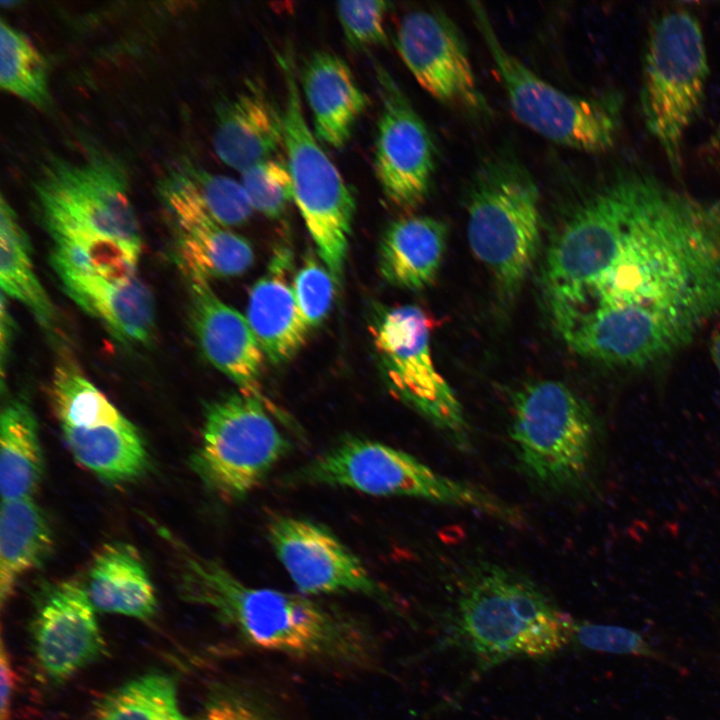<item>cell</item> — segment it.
<instances>
[{
	"mask_svg": "<svg viewBox=\"0 0 720 720\" xmlns=\"http://www.w3.org/2000/svg\"><path fill=\"white\" fill-rule=\"evenodd\" d=\"M53 538L48 521L31 497L2 500L0 510V600L14 593L22 576L48 556Z\"/></svg>",
	"mask_w": 720,
	"mask_h": 720,
	"instance_id": "cell-26",
	"label": "cell"
},
{
	"mask_svg": "<svg viewBox=\"0 0 720 720\" xmlns=\"http://www.w3.org/2000/svg\"><path fill=\"white\" fill-rule=\"evenodd\" d=\"M179 591L212 611L249 644L298 657L344 662L367 656L368 639L351 619L309 596L247 585L215 560L172 540Z\"/></svg>",
	"mask_w": 720,
	"mask_h": 720,
	"instance_id": "cell-2",
	"label": "cell"
},
{
	"mask_svg": "<svg viewBox=\"0 0 720 720\" xmlns=\"http://www.w3.org/2000/svg\"><path fill=\"white\" fill-rule=\"evenodd\" d=\"M447 235L446 223L433 217L410 216L392 222L380 243L381 274L398 288H425L437 276Z\"/></svg>",
	"mask_w": 720,
	"mask_h": 720,
	"instance_id": "cell-24",
	"label": "cell"
},
{
	"mask_svg": "<svg viewBox=\"0 0 720 720\" xmlns=\"http://www.w3.org/2000/svg\"><path fill=\"white\" fill-rule=\"evenodd\" d=\"M709 75L701 25L686 9L651 23L643 55L640 106L647 130L675 175L683 168V140L700 112Z\"/></svg>",
	"mask_w": 720,
	"mask_h": 720,
	"instance_id": "cell-5",
	"label": "cell"
},
{
	"mask_svg": "<svg viewBox=\"0 0 720 720\" xmlns=\"http://www.w3.org/2000/svg\"><path fill=\"white\" fill-rule=\"evenodd\" d=\"M88 596L96 610L151 619L157 611L154 586L130 545L106 544L95 554L88 573Z\"/></svg>",
	"mask_w": 720,
	"mask_h": 720,
	"instance_id": "cell-25",
	"label": "cell"
},
{
	"mask_svg": "<svg viewBox=\"0 0 720 720\" xmlns=\"http://www.w3.org/2000/svg\"><path fill=\"white\" fill-rule=\"evenodd\" d=\"M43 455L35 416L22 400L9 401L0 417L2 500L31 497L43 474Z\"/></svg>",
	"mask_w": 720,
	"mask_h": 720,
	"instance_id": "cell-27",
	"label": "cell"
},
{
	"mask_svg": "<svg viewBox=\"0 0 720 720\" xmlns=\"http://www.w3.org/2000/svg\"><path fill=\"white\" fill-rule=\"evenodd\" d=\"M291 254L279 249L268 270L252 287L247 320L264 353L274 364L291 359L302 347L309 327L287 280Z\"/></svg>",
	"mask_w": 720,
	"mask_h": 720,
	"instance_id": "cell-22",
	"label": "cell"
},
{
	"mask_svg": "<svg viewBox=\"0 0 720 720\" xmlns=\"http://www.w3.org/2000/svg\"><path fill=\"white\" fill-rule=\"evenodd\" d=\"M0 676H1V702H0V720H9L12 698L16 688V673L12 667L10 657L1 644L0 654Z\"/></svg>",
	"mask_w": 720,
	"mask_h": 720,
	"instance_id": "cell-38",
	"label": "cell"
},
{
	"mask_svg": "<svg viewBox=\"0 0 720 720\" xmlns=\"http://www.w3.org/2000/svg\"><path fill=\"white\" fill-rule=\"evenodd\" d=\"M395 46L416 81L434 98L474 115L489 112L465 41L444 12L417 9L406 13Z\"/></svg>",
	"mask_w": 720,
	"mask_h": 720,
	"instance_id": "cell-15",
	"label": "cell"
},
{
	"mask_svg": "<svg viewBox=\"0 0 720 720\" xmlns=\"http://www.w3.org/2000/svg\"><path fill=\"white\" fill-rule=\"evenodd\" d=\"M268 411L264 403L242 392L207 408L193 467L222 499L245 498L290 450Z\"/></svg>",
	"mask_w": 720,
	"mask_h": 720,
	"instance_id": "cell-10",
	"label": "cell"
},
{
	"mask_svg": "<svg viewBox=\"0 0 720 720\" xmlns=\"http://www.w3.org/2000/svg\"><path fill=\"white\" fill-rule=\"evenodd\" d=\"M14 322L11 317L6 296L1 293V373L4 378L5 361L8 356V348L13 336Z\"/></svg>",
	"mask_w": 720,
	"mask_h": 720,
	"instance_id": "cell-39",
	"label": "cell"
},
{
	"mask_svg": "<svg viewBox=\"0 0 720 720\" xmlns=\"http://www.w3.org/2000/svg\"><path fill=\"white\" fill-rule=\"evenodd\" d=\"M575 623L533 581L488 564L461 581L452 634L480 667L489 668L555 655L572 642Z\"/></svg>",
	"mask_w": 720,
	"mask_h": 720,
	"instance_id": "cell-3",
	"label": "cell"
},
{
	"mask_svg": "<svg viewBox=\"0 0 720 720\" xmlns=\"http://www.w3.org/2000/svg\"><path fill=\"white\" fill-rule=\"evenodd\" d=\"M467 238L504 297L521 288L540 243V193L512 152L485 158L466 189Z\"/></svg>",
	"mask_w": 720,
	"mask_h": 720,
	"instance_id": "cell-4",
	"label": "cell"
},
{
	"mask_svg": "<svg viewBox=\"0 0 720 720\" xmlns=\"http://www.w3.org/2000/svg\"><path fill=\"white\" fill-rule=\"evenodd\" d=\"M35 193L51 236L106 237L141 248L127 181L112 160H50Z\"/></svg>",
	"mask_w": 720,
	"mask_h": 720,
	"instance_id": "cell-11",
	"label": "cell"
},
{
	"mask_svg": "<svg viewBox=\"0 0 720 720\" xmlns=\"http://www.w3.org/2000/svg\"><path fill=\"white\" fill-rule=\"evenodd\" d=\"M31 246L16 212L0 199V284L2 293L24 304L40 325L51 330L55 312L33 269Z\"/></svg>",
	"mask_w": 720,
	"mask_h": 720,
	"instance_id": "cell-28",
	"label": "cell"
},
{
	"mask_svg": "<svg viewBox=\"0 0 720 720\" xmlns=\"http://www.w3.org/2000/svg\"><path fill=\"white\" fill-rule=\"evenodd\" d=\"M720 148V125L718 128L714 131V133L709 137L707 143H706V149L707 150H715Z\"/></svg>",
	"mask_w": 720,
	"mask_h": 720,
	"instance_id": "cell-41",
	"label": "cell"
},
{
	"mask_svg": "<svg viewBox=\"0 0 720 720\" xmlns=\"http://www.w3.org/2000/svg\"><path fill=\"white\" fill-rule=\"evenodd\" d=\"M169 208L179 227L180 264L191 281L236 276L252 265L249 242L217 223L196 196L177 197Z\"/></svg>",
	"mask_w": 720,
	"mask_h": 720,
	"instance_id": "cell-20",
	"label": "cell"
},
{
	"mask_svg": "<svg viewBox=\"0 0 720 720\" xmlns=\"http://www.w3.org/2000/svg\"><path fill=\"white\" fill-rule=\"evenodd\" d=\"M287 481L348 488L380 497H412L477 510L507 522L519 520L511 507L487 491L445 476L405 451L364 438L339 441Z\"/></svg>",
	"mask_w": 720,
	"mask_h": 720,
	"instance_id": "cell-7",
	"label": "cell"
},
{
	"mask_svg": "<svg viewBox=\"0 0 720 720\" xmlns=\"http://www.w3.org/2000/svg\"><path fill=\"white\" fill-rule=\"evenodd\" d=\"M0 86L38 109L50 104L44 57L25 34L3 19L0 21Z\"/></svg>",
	"mask_w": 720,
	"mask_h": 720,
	"instance_id": "cell-31",
	"label": "cell"
},
{
	"mask_svg": "<svg viewBox=\"0 0 720 720\" xmlns=\"http://www.w3.org/2000/svg\"><path fill=\"white\" fill-rule=\"evenodd\" d=\"M283 145V116L257 82L226 101L218 111L213 147L218 158L242 173L272 158Z\"/></svg>",
	"mask_w": 720,
	"mask_h": 720,
	"instance_id": "cell-19",
	"label": "cell"
},
{
	"mask_svg": "<svg viewBox=\"0 0 720 720\" xmlns=\"http://www.w3.org/2000/svg\"><path fill=\"white\" fill-rule=\"evenodd\" d=\"M191 289L193 328L204 355L242 393L272 411L260 384L264 353L247 318L225 304L208 281H191Z\"/></svg>",
	"mask_w": 720,
	"mask_h": 720,
	"instance_id": "cell-18",
	"label": "cell"
},
{
	"mask_svg": "<svg viewBox=\"0 0 720 720\" xmlns=\"http://www.w3.org/2000/svg\"><path fill=\"white\" fill-rule=\"evenodd\" d=\"M199 720H265L247 702L232 696L217 697L210 702Z\"/></svg>",
	"mask_w": 720,
	"mask_h": 720,
	"instance_id": "cell-37",
	"label": "cell"
},
{
	"mask_svg": "<svg viewBox=\"0 0 720 720\" xmlns=\"http://www.w3.org/2000/svg\"><path fill=\"white\" fill-rule=\"evenodd\" d=\"M57 274L71 299L120 339L137 343L150 340L155 303L150 289L138 277L119 283L90 273Z\"/></svg>",
	"mask_w": 720,
	"mask_h": 720,
	"instance_id": "cell-23",
	"label": "cell"
},
{
	"mask_svg": "<svg viewBox=\"0 0 720 720\" xmlns=\"http://www.w3.org/2000/svg\"><path fill=\"white\" fill-rule=\"evenodd\" d=\"M285 85L283 146L294 201L336 284L340 283L356 203L349 185L305 119L290 47L277 54Z\"/></svg>",
	"mask_w": 720,
	"mask_h": 720,
	"instance_id": "cell-8",
	"label": "cell"
},
{
	"mask_svg": "<svg viewBox=\"0 0 720 720\" xmlns=\"http://www.w3.org/2000/svg\"><path fill=\"white\" fill-rule=\"evenodd\" d=\"M32 649L43 674L63 682L106 652L86 587L74 579L48 584L30 623Z\"/></svg>",
	"mask_w": 720,
	"mask_h": 720,
	"instance_id": "cell-17",
	"label": "cell"
},
{
	"mask_svg": "<svg viewBox=\"0 0 720 720\" xmlns=\"http://www.w3.org/2000/svg\"><path fill=\"white\" fill-rule=\"evenodd\" d=\"M380 114L374 170L385 197L396 207L412 210L430 193L435 146L430 131L390 72L374 64Z\"/></svg>",
	"mask_w": 720,
	"mask_h": 720,
	"instance_id": "cell-14",
	"label": "cell"
},
{
	"mask_svg": "<svg viewBox=\"0 0 720 720\" xmlns=\"http://www.w3.org/2000/svg\"><path fill=\"white\" fill-rule=\"evenodd\" d=\"M52 405L75 460L110 483L139 477L147 467L143 438L85 376L70 366L56 369Z\"/></svg>",
	"mask_w": 720,
	"mask_h": 720,
	"instance_id": "cell-12",
	"label": "cell"
},
{
	"mask_svg": "<svg viewBox=\"0 0 720 720\" xmlns=\"http://www.w3.org/2000/svg\"><path fill=\"white\" fill-rule=\"evenodd\" d=\"M52 238V264L57 273H90L119 283L136 277L140 247L106 237Z\"/></svg>",
	"mask_w": 720,
	"mask_h": 720,
	"instance_id": "cell-30",
	"label": "cell"
},
{
	"mask_svg": "<svg viewBox=\"0 0 720 720\" xmlns=\"http://www.w3.org/2000/svg\"><path fill=\"white\" fill-rule=\"evenodd\" d=\"M389 6L381 0L337 2L338 21L350 47L363 49L387 42L385 17Z\"/></svg>",
	"mask_w": 720,
	"mask_h": 720,
	"instance_id": "cell-34",
	"label": "cell"
},
{
	"mask_svg": "<svg viewBox=\"0 0 720 720\" xmlns=\"http://www.w3.org/2000/svg\"><path fill=\"white\" fill-rule=\"evenodd\" d=\"M267 536L301 594L357 593L388 601L362 561L326 527L303 518L276 515L268 522Z\"/></svg>",
	"mask_w": 720,
	"mask_h": 720,
	"instance_id": "cell-16",
	"label": "cell"
},
{
	"mask_svg": "<svg viewBox=\"0 0 720 720\" xmlns=\"http://www.w3.org/2000/svg\"><path fill=\"white\" fill-rule=\"evenodd\" d=\"M469 5L520 123L553 143L580 151L603 152L614 146L620 129L617 96L580 97L546 82L504 48L482 4Z\"/></svg>",
	"mask_w": 720,
	"mask_h": 720,
	"instance_id": "cell-9",
	"label": "cell"
},
{
	"mask_svg": "<svg viewBox=\"0 0 720 720\" xmlns=\"http://www.w3.org/2000/svg\"><path fill=\"white\" fill-rule=\"evenodd\" d=\"M301 84L316 138L343 147L369 105L349 65L333 52L316 51L304 64Z\"/></svg>",
	"mask_w": 720,
	"mask_h": 720,
	"instance_id": "cell-21",
	"label": "cell"
},
{
	"mask_svg": "<svg viewBox=\"0 0 720 720\" xmlns=\"http://www.w3.org/2000/svg\"><path fill=\"white\" fill-rule=\"evenodd\" d=\"M710 347L713 362L720 374V333H715L712 336Z\"/></svg>",
	"mask_w": 720,
	"mask_h": 720,
	"instance_id": "cell-40",
	"label": "cell"
},
{
	"mask_svg": "<svg viewBox=\"0 0 720 720\" xmlns=\"http://www.w3.org/2000/svg\"><path fill=\"white\" fill-rule=\"evenodd\" d=\"M572 642L586 650L659 659V653L638 632L613 625L575 623Z\"/></svg>",
	"mask_w": 720,
	"mask_h": 720,
	"instance_id": "cell-36",
	"label": "cell"
},
{
	"mask_svg": "<svg viewBox=\"0 0 720 720\" xmlns=\"http://www.w3.org/2000/svg\"><path fill=\"white\" fill-rule=\"evenodd\" d=\"M576 353L642 368L686 346L720 313V201L624 170L570 210L546 259Z\"/></svg>",
	"mask_w": 720,
	"mask_h": 720,
	"instance_id": "cell-1",
	"label": "cell"
},
{
	"mask_svg": "<svg viewBox=\"0 0 720 720\" xmlns=\"http://www.w3.org/2000/svg\"><path fill=\"white\" fill-rule=\"evenodd\" d=\"M241 177L253 209L269 218L281 217L294 200L287 163L270 158L246 169Z\"/></svg>",
	"mask_w": 720,
	"mask_h": 720,
	"instance_id": "cell-33",
	"label": "cell"
},
{
	"mask_svg": "<svg viewBox=\"0 0 720 720\" xmlns=\"http://www.w3.org/2000/svg\"><path fill=\"white\" fill-rule=\"evenodd\" d=\"M93 720H188L173 678L160 672L138 676L103 696Z\"/></svg>",
	"mask_w": 720,
	"mask_h": 720,
	"instance_id": "cell-29",
	"label": "cell"
},
{
	"mask_svg": "<svg viewBox=\"0 0 720 720\" xmlns=\"http://www.w3.org/2000/svg\"><path fill=\"white\" fill-rule=\"evenodd\" d=\"M179 171L220 225H240L251 216L253 207L241 182L194 167Z\"/></svg>",
	"mask_w": 720,
	"mask_h": 720,
	"instance_id": "cell-32",
	"label": "cell"
},
{
	"mask_svg": "<svg viewBox=\"0 0 720 720\" xmlns=\"http://www.w3.org/2000/svg\"><path fill=\"white\" fill-rule=\"evenodd\" d=\"M292 287L304 321L309 328L318 326L332 306L336 287L332 275L310 258L297 272Z\"/></svg>",
	"mask_w": 720,
	"mask_h": 720,
	"instance_id": "cell-35",
	"label": "cell"
},
{
	"mask_svg": "<svg viewBox=\"0 0 720 720\" xmlns=\"http://www.w3.org/2000/svg\"><path fill=\"white\" fill-rule=\"evenodd\" d=\"M430 328L421 308L403 305L385 311L371 330L392 391L456 445L465 447L470 442L468 425L458 398L434 364Z\"/></svg>",
	"mask_w": 720,
	"mask_h": 720,
	"instance_id": "cell-13",
	"label": "cell"
},
{
	"mask_svg": "<svg viewBox=\"0 0 720 720\" xmlns=\"http://www.w3.org/2000/svg\"><path fill=\"white\" fill-rule=\"evenodd\" d=\"M592 411L563 383L543 380L518 390L510 438L522 471L536 485L564 493L588 481L598 449Z\"/></svg>",
	"mask_w": 720,
	"mask_h": 720,
	"instance_id": "cell-6",
	"label": "cell"
}]
</instances>
